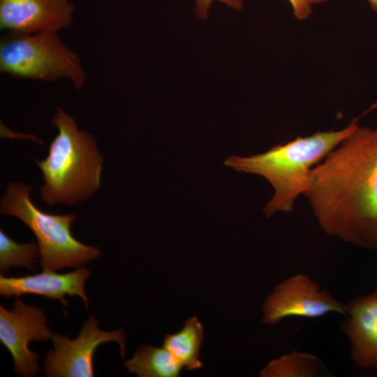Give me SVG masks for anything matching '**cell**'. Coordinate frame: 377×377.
Segmentation results:
<instances>
[{
  "mask_svg": "<svg viewBox=\"0 0 377 377\" xmlns=\"http://www.w3.org/2000/svg\"><path fill=\"white\" fill-rule=\"evenodd\" d=\"M304 195L326 234L377 249V127L357 124L311 169Z\"/></svg>",
  "mask_w": 377,
  "mask_h": 377,
  "instance_id": "1",
  "label": "cell"
},
{
  "mask_svg": "<svg viewBox=\"0 0 377 377\" xmlns=\"http://www.w3.org/2000/svg\"><path fill=\"white\" fill-rule=\"evenodd\" d=\"M357 121L340 130L297 137L262 154L232 155L224 163L238 172L260 175L271 184L274 194L263 209L267 216L276 212H290L297 197L308 189L311 169L355 129Z\"/></svg>",
  "mask_w": 377,
  "mask_h": 377,
  "instance_id": "2",
  "label": "cell"
},
{
  "mask_svg": "<svg viewBox=\"0 0 377 377\" xmlns=\"http://www.w3.org/2000/svg\"><path fill=\"white\" fill-rule=\"evenodd\" d=\"M52 124L58 133L52 140L47 156L36 163L43 174L41 199L48 205L73 206L99 188L103 158L95 138L80 131L75 119L57 106Z\"/></svg>",
  "mask_w": 377,
  "mask_h": 377,
  "instance_id": "3",
  "label": "cell"
},
{
  "mask_svg": "<svg viewBox=\"0 0 377 377\" xmlns=\"http://www.w3.org/2000/svg\"><path fill=\"white\" fill-rule=\"evenodd\" d=\"M33 188L22 182L10 183L1 200L0 212L18 218L34 232L43 270L80 267L98 258L101 253L98 246L85 245L73 236L71 224L76 215L50 214L40 209L30 197Z\"/></svg>",
  "mask_w": 377,
  "mask_h": 377,
  "instance_id": "4",
  "label": "cell"
},
{
  "mask_svg": "<svg viewBox=\"0 0 377 377\" xmlns=\"http://www.w3.org/2000/svg\"><path fill=\"white\" fill-rule=\"evenodd\" d=\"M59 31L11 33L0 40V72L17 79L66 80L76 89L87 82L79 56L61 40Z\"/></svg>",
  "mask_w": 377,
  "mask_h": 377,
  "instance_id": "5",
  "label": "cell"
},
{
  "mask_svg": "<svg viewBox=\"0 0 377 377\" xmlns=\"http://www.w3.org/2000/svg\"><path fill=\"white\" fill-rule=\"evenodd\" d=\"M263 311L262 320L268 325L292 316L314 318L335 312L346 317L345 304L303 273L276 285L266 298Z\"/></svg>",
  "mask_w": 377,
  "mask_h": 377,
  "instance_id": "6",
  "label": "cell"
},
{
  "mask_svg": "<svg viewBox=\"0 0 377 377\" xmlns=\"http://www.w3.org/2000/svg\"><path fill=\"white\" fill-rule=\"evenodd\" d=\"M51 339L54 350L46 353L44 361L45 375L50 377L94 376V354L98 346L105 342H117L120 355L124 357L126 337L124 331H102L94 316L84 322L75 339L58 333H52Z\"/></svg>",
  "mask_w": 377,
  "mask_h": 377,
  "instance_id": "7",
  "label": "cell"
},
{
  "mask_svg": "<svg viewBox=\"0 0 377 377\" xmlns=\"http://www.w3.org/2000/svg\"><path fill=\"white\" fill-rule=\"evenodd\" d=\"M39 307L27 305L16 297L13 309L0 306V341L11 353L15 372L24 377L39 371V355L29 348L31 341H46L52 334Z\"/></svg>",
  "mask_w": 377,
  "mask_h": 377,
  "instance_id": "8",
  "label": "cell"
},
{
  "mask_svg": "<svg viewBox=\"0 0 377 377\" xmlns=\"http://www.w3.org/2000/svg\"><path fill=\"white\" fill-rule=\"evenodd\" d=\"M74 10L69 0H0V28L19 34L59 31L71 26Z\"/></svg>",
  "mask_w": 377,
  "mask_h": 377,
  "instance_id": "9",
  "label": "cell"
},
{
  "mask_svg": "<svg viewBox=\"0 0 377 377\" xmlns=\"http://www.w3.org/2000/svg\"><path fill=\"white\" fill-rule=\"evenodd\" d=\"M90 271L80 267L66 274H58L52 270H43L35 275L24 276H0V295L3 297L20 296L33 294L59 300L66 307L68 302L66 295L80 297L87 308L88 299L84 292V283L89 277Z\"/></svg>",
  "mask_w": 377,
  "mask_h": 377,
  "instance_id": "10",
  "label": "cell"
},
{
  "mask_svg": "<svg viewBox=\"0 0 377 377\" xmlns=\"http://www.w3.org/2000/svg\"><path fill=\"white\" fill-rule=\"evenodd\" d=\"M342 330L350 345V355L362 369H377V290L345 304Z\"/></svg>",
  "mask_w": 377,
  "mask_h": 377,
  "instance_id": "11",
  "label": "cell"
},
{
  "mask_svg": "<svg viewBox=\"0 0 377 377\" xmlns=\"http://www.w3.org/2000/svg\"><path fill=\"white\" fill-rule=\"evenodd\" d=\"M203 327L196 317L186 320L184 326L175 334H165L163 346L168 349L180 364L188 371L202 367L200 350L203 341Z\"/></svg>",
  "mask_w": 377,
  "mask_h": 377,
  "instance_id": "12",
  "label": "cell"
},
{
  "mask_svg": "<svg viewBox=\"0 0 377 377\" xmlns=\"http://www.w3.org/2000/svg\"><path fill=\"white\" fill-rule=\"evenodd\" d=\"M125 368L139 377H177L183 367L164 346H141Z\"/></svg>",
  "mask_w": 377,
  "mask_h": 377,
  "instance_id": "13",
  "label": "cell"
},
{
  "mask_svg": "<svg viewBox=\"0 0 377 377\" xmlns=\"http://www.w3.org/2000/svg\"><path fill=\"white\" fill-rule=\"evenodd\" d=\"M330 376L316 355L297 350L272 360L260 371V377H316Z\"/></svg>",
  "mask_w": 377,
  "mask_h": 377,
  "instance_id": "14",
  "label": "cell"
},
{
  "mask_svg": "<svg viewBox=\"0 0 377 377\" xmlns=\"http://www.w3.org/2000/svg\"><path fill=\"white\" fill-rule=\"evenodd\" d=\"M40 256L38 242L19 244L0 230V271L5 275L11 266H22L31 270Z\"/></svg>",
  "mask_w": 377,
  "mask_h": 377,
  "instance_id": "15",
  "label": "cell"
},
{
  "mask_svg": "<svg viewBox=\"0 0 377 377\" xmlns=\"http://www.w3.org/2000/svg\"><path fill=\"white\" fill-rule=\"evenodd\" d=\"M293 8V15L298 20H306L312 14L313 6L328 0H288Z\"/></svg>",
  "mask_w": 377,
  "mask_h": 377,
  "instance_id": "16",
  "label": "cell"
},
{
  "mask_svg": "<svg viewBox=\"0 0 377 377\" xmlns=\"http://www.w3.org/2000/svg\"><path fill=\"white\" fill-rule=\"evenodd\" d=\"M214 1H221L236 10H241L244 7L243 0H195V11L200 19L207 17L208 10Z\"/></svg>",
  "mask_w": 377,
  "mask_h": 377,
  "instance_id": "17",
  "label": "cell"
},
{
  "mask_svg": "<svg viewBox=\"0 0 377 377\" xmlns=\"http://www.w3.org/2000/svg\"><path fill=\"white\" fill-rule=\"evenodd\" d=\"M371 7V8L377 12V0H367Z\"/></svg>",
  "mask_w": 377,
  "mask_h": 377,
  "instance_id": "18",
  "label": "cell"
}]
</instances>
